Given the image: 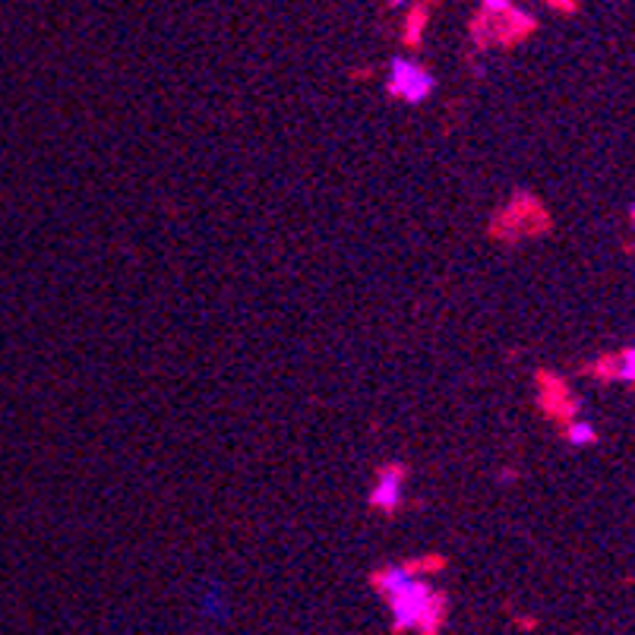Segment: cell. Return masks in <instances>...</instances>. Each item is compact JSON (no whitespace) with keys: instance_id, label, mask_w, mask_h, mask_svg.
<instances>
[{"instance_id":"cell-1","label":"cell","mask_w":635,"mask_h":635,"mask_svg":"<svg viewBox=\"0 0 635 635\" xmlns=\"http://www.w3.org/2000/svg\"><path fill=\"white\" fill-rule=\"evenodd\" d=\"M376 589L383 594L389 614H393L395 629H417V633H434L443 623V594L434 592V585L417 575L412 566H386L376 572Z\"/></svg>"},{"instance_id":"cell-2","label":"cell","mask_w":635,"mask_h":635,"mask_svg":"<svg viewBox=\"0 0 635 635\" xmlns=\"http://www.w3.org/2000/svg\"><path fill=\"white\" fill-rule=\"evenodd\" d=\"M386 89L389 95L405 102V105H420L434 95L437 89V76L420 66L417 61H408V58H393L389 61V73H386Z\"/></svg>"},{"instance_id":"cell-3","label":"cell","mask_w":635,"mask_h":635,"mask_svg":"<svg viewBox=\"0 0 635 635\" xmlns=\"http://www.w3.org/2000/svg\"><path fill=\"white\" fill-rule=\"evenodd\" d=\"M197 614L206 620V623H216V626H225L231 620V597L225 592L219 579H206L199 585L197 592Z\"/></svg>"},{"instance_id":"cell-4","label":"cell","mask_w":635,"mask_h":635,"mask_svg":"<svg viewBox=\"0 0 635 635\" xmlns=\"http://www.w3.org/2000/svg\"><path fill=\"white\" fill-rule=\"evenodd\" d=\"M405 500V471L402 468H383L376 475V481L371 487V506L383 509V512H395L398 506Z\"/></svg>"},{"instance_id":"cell-5","label":"cell","mask_w":635,"mask_h":635,"mask_svg":"<svg viewBox=\"0 0 635 635\" xmlns=\"http://www.w3.org/2000/svg\"><path fill=\"white\" fill-rule=\"evenodd\" d=\"M566 437H570L572 446H585V443H594V439H597V434H594V427L589 424V420H575Z\"/></svg>"},{"instance_id":"cell-6","label":"cell","mask_w":635,"mask_h":635,"mask_svg":"<svg viewBox=\"0 0 635 635\" xmlns=\"http://www.w3.org/2000/svg\"><path fill=\"white\" fill-rule=\"evenodd\" d=\"M620 376L635 379V348H629L626 354H623V361H620Z\"/></svg>"}]
</instances>
